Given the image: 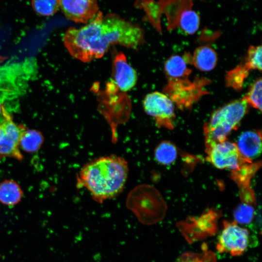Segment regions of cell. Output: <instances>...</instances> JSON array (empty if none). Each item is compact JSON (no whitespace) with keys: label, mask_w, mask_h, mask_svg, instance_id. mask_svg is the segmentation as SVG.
I'll return each mask as SVG.
<instances>
[{"label":"cell","mask_w":262,"mask_h":262,"mask_svg":"<svg viewBox=\"0 0 262 262\" xmlns=\"http://www.w3.org/2000/svg\"><path fill=\"white\" fill-rule=\"evenodd\" d=\"M63 41L72 57L87 63L103 57L112 45L136 49L145 39L144 32L139 26L115 14L103 16L98 11L84 26L69 28Z\"/></svg>","instance_id":"6da1fadb"},{"label":"cell","mask_w":262,"mask_h":262,"mask_svg":"<svg viewBox=\"0 0 262 262\" xmlns=\"http://www.w3.org/2000/svg\"><path fill=\"white\" fill-rule=\"evenodd\" d=\"M129 172L127 162L115 155L100 157L87 163L77 175V187L85 188L96 202L102 203L119 195Z\"/></svg>","instance_id":"7a4b0ae2"},{"label":"cell","mask_w":262,"mask_h":262,"mask_svg":"<svg viewBox=\"0 0 262 262\" xmlns=\"http://www.w3.org/2000/svg\"><path fill=\"white\" fill-rule=\"evenodd\" d=\"M248 107L242 98L231 101L213 112L204 126L206 151L227 140L230 132L238 127L247 112Z\"/></svg>","instance_id":"3957f363"},{"label":"cell","mask_w":262,"mask_h":262,"mask_svg":"<svg viewBox=\"0 0 262 262\" xmlns=\"http://www.w3.org/2000/svg\"><path fill=\"white\" fill-rule=\"evenodd\" d=\"M206 152L208 160L213 165L218 169L231 171L234 180L254 172L259 166L243 156L235 143L227 140L215 144Z\"/></svg>","instance_id":"277c9868"},{"label":"cell","mask_w":262,"mask_h":262,"mask_svg":"<svg viewBox=\"0 0 262 262\" xmlns=\"http://www.w3.org/2000/svg\"><path fill=\"white\" fill-rule=\"evenodd\" d=\"M153 188L140 185L130 193L127 206L141 223L153 224L162 220L165 213V206Z\"/></svg>","instance_id":"5b68a950"},{"label":"cell","mask_w":262,"mask_h":262,"mask_svg":"<svg viewBox=\"0 0 262 262\" xmlns=\"http://www.w3.org/2000/svg\"><path fill=\"white\" fill-rule=\"evenodd\" d=\"M167 79L164 92L180 109L191 108L201 96L208 93L203 87L208 83L207 79L199 78L191 81L189 77Z\"/></svg>","instance_id":"8992f818"},{"label":"cell","mask_w":262,"mask_h":262,"mask_svg":"<svg viewBox=\"0 0 262 262\" xmlns=\"http://www.w3.org/2000/svg\"><path fill=\"white\" fill-rule=\"evenodd\" d=\"M219 216L217 212L209 210L199 216L189 217L177 223V226L186 241L193 243L216 234Z\"/></svg>","instance_id":"52a82bcc"},{"label":"cell","mask_w":262,"mask_h":262,"mask_svg":"<svg viewBox=\"0 0 262 262\" xmlns=\"http://www.w3.org/2000/svg\"><path fill=\"white\" fill-rule=\"evenodd\" d=\"M249 242V230L235 221H223V229L218 237L216 249L219 253H229L232 256L242 255Z\"/></svg>","instance_id":"ba28073f"},{"label":"cell","mask_w":262,"mask_h":262,"mask_svg":"<svg viewBox=\"0 0 262 262\" xmlns=\"http://www.w3.org/2000/svg\"><path fill=\"white\" fill-rule=\"evenodd\" d=\"M143 106L145 112L154 119L158 127L173 129L174 105L166 94L157 91L150 93L145 97Z\"/></svg>","instance_id":"9c48e42d"},{"label":"cell","mask_w":262,"mask_h":262,"mask_svg":"<svg viewBox=\"0 0 262 262\" xmlns=\"http://www.w3.org/2000/svg\"><path fill=\"white\" fill-rule=\"evenodd\" d=\"M3 119L0 123V159L9 157L21 160L22 156L19 150V142L26 130L12 120L11 115L2 107Z\"/></svg>","instance_id":"30bf717a"},{"label":"cell","mask_w":262,"mask_h":262,"mask_svg":"<svg viewBox=\"0 0 262 262\" xmlns=\"http://www.w3.org/2000/svg\"><path fill=\"white\" fill-rule=\"evenodd\" d=\"M137 81L136 71L126 56L121 52L117 53L113 60L111 82L117 90L126 92L135 86Z\"/></svg>","instance_id":"8fae6325"},{"label":"cell","mask_w":262,"mask_h":262,"mask_svg":"<svg viewBox=\"0 0 262 262\" xmlns=\"http://www.w3.org/2000/svg\"><path fill=\"white\" fill-rule=\"evenodd\" d=\"M65 16L76 23H87L98 12L97 0H60Z\"/></svg>","instance_id":"7c38bea8"},{"label":"cell","mask_w":262,"mask_h":262,"mask_svg":"<svg viewBox=\"0 0 262 262\" xmlns=\"http://www.w3.org/2000/svg\"><path fill=\"white\" fill-rule=\"evenodd\" d=\"M261 132L259 131H246L240 135L236 144L242 155L252 161L261 153Z\"/></svg>","instance_id":"4fadbf2b"},{"label":"cell","mask_w":262,"mask_h":262,"mask_svg":"<svg viewBox=\"0 0 262 262\" xmlns=\"http://www.w3.org/2000/svg\"><path fill=\"white\" fill-rule=\"evenodd\" d=\"M161 13L165 14L168 29H175L178 27L179 19L185 10L191 8V0H160L158 3Z\"/></svg>","instance_id":"5bb4252c"},{"label":"cell","mask_w":262,"mask_h":262,"mask_svg":"<svg viewBox=\"0 0 262 262\" xmlns=\"http://www.w3.org/2000/svg\"><path fill=\"white\" fill-rule=\"evenodd\" d=\"M192 64V56L185 53L183 56H171L165 62L164 71L167 79L188 77L192 71L188 68L187 64Z\"/></svg>","instance_id":"9a60e30c"},{"label":"cell","mask_w":262,"mask_h":262,"mask_svg":"<svg viewBox=\"0 0 262 262\" xmlns=\"http://www.w3.org/2000/svg\"><path fill=\"white\" fill-rule=\"evenodd\" d=\"M217 57L214 50L208 46L197 48L192 56V64L203 71L213 69L217 63Z\"/></svg>","instance_id":"2e32d148"},{"label":"cell","mask_w":262,"mask_h":262,"mask_svg":"<svg viewBox=\"0 0 262 262\" xmlns=\"http://www.w3.org/2000/svg\"><path fill=\"white\" fill-rule=\"evenodd\" d=\"M23 195L18 184L14 180H6L0 183V202L7 205L18 203Z\"/></svg>","instance_id":"e0dca14e"},{"label":"cell","mask_w":262,"mask_h":262,"mask_svg":"<svg viewBox=\"0 0 262 262\" xmlns=\"http://www.w3.org/2000/svg\"><path fill=\"white\" fill-rule=\"evenodd\" d=\"M251 70L248 64L245 61L239 64L226 75V86L237 91L241 90Z\"/></svg>","instance_id":"ac0fdd59"},{"label":"cell","mask_w":262,"mask_h":262,"mask_svg":"<svg viewBox=\"0 0 262 262\" xmlns=\"http://www.w3.org/2000/svg\"><path fill=\"white\" fill-rule=\"evenodd\" d=\"M44 138L41 132L34 130H26L22 134L19 146L28 152L37 150L42 145Z\"/></svg>","instance_id":"d6986e66"},{"label":"cell","mask_w":262,"mask_h":262,"mask_svg":"<svg viewBox=\"0 0 262 262\" xmlns=\"http://www.w3.org/2000/svg\"><path fill=\"white\" fill-rule=\"evenodd\" d=\"M200 16L194 10L189 8L183 11L179 19L178 26L188 34H194L198 29Z\"/></svg>","instance_id":"ffe728a7"},{"label":"cell","mask_w":262,"mask_h":262,"mask_svg":"<svg viewBox=\"0 0 262 262\" xmlns=\"http://www.w3.org/2000/svg\"><path fill=\"white\" fill-rule=\"evenodd\" d=\"M177 151L176 147L171 142L163 141L156 147L154 157L161 164L169 165L173 163L177 158Z\"/></svg>","instance_id":"44dd1931"},{"label":"cell","mask_w":262,"mask_h":262,"mask_svg":"<svg viewBox=\"0 0 262 262\" xmlns=\"http://www.w3.org/2000/svg\"><path fill=\"white\" fill-rule=\"evenodd\" d=\"M203 248L202 252L200 253H183L175 262H216L215 253L208 250L205 244Z\"/></svg>","instance_id":"7402d4cb"},{"label":"cell","mask_w":262,"mask_h":262,"mask_svg":"<svg viewBox=\"0 0 262 262\" xmlns=\"http://www.w3.org/2000/svg\"><path fill=\"white\" fill-rule=\"evenodd\" d=\"M262 82L261 78L256 80L251 85L246 95L242 98L248 105L262 111Z\"/></svg>","instance_id":"603a6c76"},{"label":"cell","mask_w":262,"mask_h":262,"mask_svg":"<svg viewBox=\"0 0 262 262\" xmlns=\"http://www.w3.org/2000/svg\"><path fill=\"white\" fill-rule=\"evenodd\" d=\"M255 212L252 204L243 202L234 211V221L240 224H249L255 216Z\"/></svg>","instance_id":"cb8c5ba5"},{"label":"cell","mask_w":262,"mask_h":262,"mask_svg":"<svg viewBox=\"0 0 262 262\" xmlns=\"http://www.w3.org/2000/svg\"><path fill=\"white\" fill-rule=\"evenodd\" d=\"M32 3L34 10L44 16L53 15L60 7V0H32Z\"/></svg>","instance_id":"d4e9b609"},{"label":"cell","mask_w":262,"mask_h":262,"mask_svg":"<svg viewBox=\"0 0 262 262\" xmlns=\"http://www.w3.org/2000/svg\"><path fill=\"white\" fill-rule=\"evenodd\" d=\"M262 46H251L248 49L244 60L249 66L251 70L262 71Z\"/></svg>","instance_id":"484cf974"},{"label":"cell","mask_w":262,"mask_h":262,"mask_svg":"<svg viewBox=\"0 0 262 262\" xmlns=\"http://www.w3.org/2000/svg\"><path fill=\"white\" fill-rule=\"evenodd\" d=\"M1 112H2V106L0 105V114Z\"/></svg>","instance_id":"4316f807"}]
</instances>
